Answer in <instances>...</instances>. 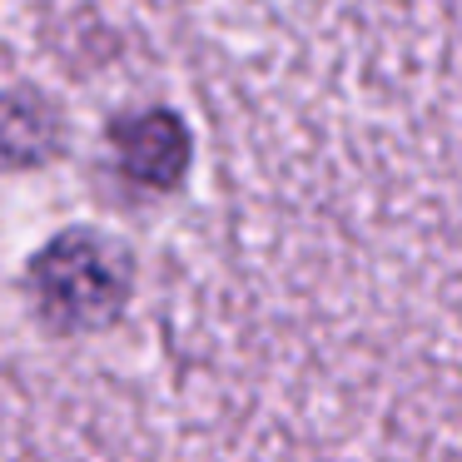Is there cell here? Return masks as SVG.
Here are the masks:
<instances>
[{
  "label": "cell",
  "mask_w": 462,
  "mask_h": 462,
  "mask_svg": "<svg viewBox=\"0 0 462 462\" xmlns=\"http://www.w3.org/2000/svg\"><path fill=\"white\" fill-rule=\"evenodd\" d=\"M60 144L55 110L31 90L0 95V160L5 164H45Z\"/></svg>",
  "instance_id": "3"
},
{
  "label": "cell",
  "mask_w": 462,
  "mask_h": 462,
  "mask_svg": "<svg viewBox=\"0 0 462 462\" xmlns=\"http://www.w3.org/2000/svg\"><path fill=\"white\" fill-rule=\"evenodd\" d=\"M31 299L35 313L60 333L105 328L130 303V259L105 234H55L31 259Z\"/></svg>",
  "instance_id": "1"
},
{
  "label": "cell",
  "mask_w": 462,
  "mask_h": 462,
  "mask_svg": "<svg viewBox=\"0 0 462 462\" xmlns=\"http://www.w3.org/2000/svg\"><path fill=\"white\" fill-rule=\"evenodd\" d=\"M105 134H110L120 174L140 189H174L189 170V130L170 110L120 115Z\"/></svg>",
  "instance_id": "2"
}]
</instances>
